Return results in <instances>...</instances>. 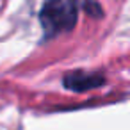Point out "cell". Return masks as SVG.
Returning <instances> with one entry per match:
<instances>
[{
  "instance_id": "1",
  "label": "cell",
  "mask_w": 130,
  "mask_h": 130,
  "mask_svg": "<svg viewBox=\"0 0 130 130\" xmlns=\"http://www.w3.org/2000/svg\"><path fill=\"white\" fill-rule=\"evenodd\" d=\"M78 18V0H48L39 20L46 36H57L75 27Z\"/></svg>"
},
{
  "instance_id": "2",
  "label": "cell",
  "mask_w": 130,
  "mask_h": 130,
  "mask_svg": "<svg viewBox=\"0 0 130 130\" xmlns=\"http://www.w3.org/2000/svg\"><path fill=\"white\" fill-rule=\"evenodd\" d=\"M105 82L103 75L100 73H86V71H73L64 77V86L71 91H87L93 87H100Z\"/></svg>"
}]
</instances>
